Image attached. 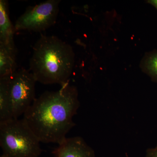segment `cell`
Wrapping results in <instances>:
<instances>
[{
    "mask_svg": "<svg viewBox=\"0 0 157 157\" xmlns=\"http://www.w3.org/2000/svg\"><path fill=\"white\" fill-rule=\"evenodd\" d=\"M74 62L69 44L55 36H42L34 45L29 71L40 83L62 86L69 82Z\"/></svg>",
    "mask_w": 157,
    "mask_h": 157,
    "instance_id": "obj_2",
    "label": "cell"
},
{
    "mask_svg": "<svg viewBox=\"0 0 157 157\" xmlns=\"http://www.w3.org/2000/svg\"><path fill=\"white\" fill-rule=\"evenodd\" d=\"M59 0H48L30 6L15 22V31L41 32L56 22L59 11Z\"/></svg>",
    "mask_w": 157,
    "mask_h": 157,
    "instance_id": "obj_4",
    "label": "cell"
},
{
    "mask_svg": "<svg viewBox=\"0 0 157 157\" xmlns=\"http://www.w3.org/2000/svg\"><path fill=\"white\" fill-rule=\"evenodd\" d=\"M36 82L30 71L23 68L16 70L10 77L9 86L14 118L24 115L36 99Z\"/></svg>",
    "mask_w": 157,
    "mask_h": 157,
    "instance_id": "obj_5",
    "label": "cell"
},
{
    "mask_svg": "<svg viewBox=\"0 0 157 157\" xmlns=\"http://www.w3.org/2000/svg\"><path fill=\"white\" fill-rule=\"evenodd\" d=\"M14 27L9 17V5L6 0L0 1V44L15 48Z\"/></svg>",
    "mask_w": 157,
    "mask_h": 157,
    "instance_id": "obj_7",
    "label": "cell"
},
{
    "mask_svg": "<svg viewBox=\"0 0 157 157\" xmlns=\"http://www.w3.org/2000/svg\"><path fill=\"white\" fill-rule=\"evenodd\" d=\"M140 68L144 73L157 83V50L146 52L140 63Z\"/></svg>",
    "mask_w": 157,
    "mask_h": 157,
    "instance_id": "obj_10",
    "label": "cell"
},
{
    "mask_svg": "<svg viewBox=\"0 0 157 157\" xmlns=\"http://www.w3.org/2000/svg\"><path fill=\"white\" fill-rule=\"evenodd\" d=\"M146 157H157V145L154 148H148L147 150Z\"/></svg>",
    "mask_w": 157,
    "mask_h": 157,
    "instance_id": "obj_11",
    "label": "cell"
},
{
    "mask_svg": "<svg viewBox=\"0 0 157 157\" xmlns=\"http://www.w3.org/2000/svg\"><path fill=\"white\" fill-rule=\"evenodd\" d=\"M9 79L10 77L0 78V123L14 118Z\"/></svg>",
    "mask_w": 157,
    "mask_h": 157,
    "instance_id": "obj_8",
    "label": "cell"
},
{
    "mask_svg": "<svg viewBox=\"0 0 157 157\" xmlns=\"http://www.w3.org/2000/svg\"><path fill=\"white\" fill-rule=\"evenodd\" d=\"M146 2L154 6L157 10V0H148L146 1Z\"/></svg>",
    "mask_w": 157,
    "mask_h": 157,
    "instance_id": "obj_12",
    "label": "cell"
},
{
    "mask_svg": "<svg viewBox=\"0 0 157 157\" xmlns=\"http://www.w3.org/2000/svg\"><path fill=\"white\" fill-rule=\"evenodd\" d=\"M79 105L77 89L68 82L36 98L22 119L40 142L59 144L76 125L73 117Z\"/></svg>",
    "mask_w": 157,
    "mask_h": 157,
    "instance_id": "obj_1",
    "label": "cell"
},
{
    "mask_svg": "<svg viewBox=\"0 0 157 157\" xmlns=\"http://www.w3.org/2000/svg\"><path fill=\"white\" fill-rule=\"evenodd\" d=\"M55 157H95L94 151L82 137H67L53 150Z\"/></svg>",
    "mask_w": 157,
    "mask_h": 157,
    "instance_id": "obj_6",
    "label": "cell"
},
{
    "mask_svg": "<svg viewBox=\"0 0 157 157\" xmlns=\"http://www.w3.org/2000/svg\"><path fill=\"white\" fill-rule=\"evenodd\" d=\"M16 70V48L0 44V78L10 77Z\"/></svg>",
    "mask_w": 157,
    "mask_h": 157,
    "instance_id": "obj_9",
    "label": "cell"
},
{
    "mask_svg": "<svg viewBox=\"0 0 157 157\" xmlns=\"http://www.w3.org/2000/svg\"><path fill=\"white\" fill-rule=\"evenodd\" d=\"M40 143L23 119L0 123V157H39Z\"/></svg>",
    "mask_w": 157,
    "mask_h": 157,
    "instance_id": "obj_3",
    "label": "cell"
}]
</instances>
